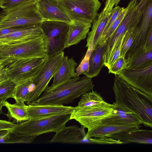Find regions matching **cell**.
I'll return each instance as SVG.
<instances>
[{"instance_id": "1f68e13d", "label": "cell", "mask_w": 152, "mask_h": 152, "mask_svg": "<svg viewBox=\"0 0 152 152\" xmlns=\"http://www.w3.org/2000/svg\"><path fill=\"white\" fill-rule=\"evenodd\" d=\"M124 8L119 6L113 8L111 11V15L108 20L102 34L99 39L98 45L100 44L104 38L109 28L120 15Z\"/></svg>"}, {"instance_id": "f35d334b", "label": "cell", "mask_w": 152, "mask_h": 152, "mask_svg": "<svg viewBox=\"0 0 152 152\" xmlns=\"http://www.w3.org/2000/svg\"><path fill=\"white\" fill-rule=\"evenodd\" d=\"M15 124L9 121L0 119V131L11 130Z\"/></svg>"}, {"instance_id": "52a82bcc", "label": "cell", "mask_w": 152, "mask_h": 152, "mask_svg": "<svg viewBox=\"0 0 152 152\" xmlns=\"http://www.w3.org/2000/svg\"><path fill=\"white\" fill-rule=\"evenodd\" d=\"M114 104L104 102L91 106L74 107L70 120L74 119L85 128L91 130L101 124L102 121L113 113Z\"/></svg>"}, {"instance_id": "3957f363", "label": "cell", "mask_w": 152, "mask_h": 152, "mask_svg": "<svg viewBox=\"0 0 152 152\" xmlns=\"http://www.w3.org/2000/svg\"><path fill=\"white\" fill-rule=\"evenodd\" d=\"M48 41L43 34L36 38L20 42L0 45V59L5 66L24 58H44L47 56Z\"/></svg>"}, {"instance_id": "4fadbf2b", "label": "cell", "mask_w": 152, "mask_h": 152, "mask_svg": "<svg viewBox=\"0 0 152 152\" xmlns=\"http://www.w3.org/2000/svg\"><path fill=\"white\" fill-rule=\"evenodd\" d=\"M140 25L136 28L133 43L125 57H129L139 47L143 46L148 31L152 25V0H149L144 10Z\"/></svg>"}, {"instance_id": "f546056e", "label": "cell", "mask_w": 152, "mask_h": 152, "mask_svg": "<svg viewBox=\"0 0 152 152\" xmlns=\"http://www.w3.org/2000/svg\"><path fill=\"white\" fill-rule=\"evenodd\" d=\"M15 84L8 80L0 84V99L13 98Z\"/></svg>"}, {"instance_id": "e575fe53", "label": "cell", "mask_w": 152, "mask_h": 152, "mask_svg": "<svg viewBox=\"0 0 152 152\" xmlns=\"http://www.w3.org/2000/svg\"><path fill=\"white\" fill-rule=\"evenodd\" d=\"M88 139L91 143L99 144H121L124 143L122 141L114 139L110 137L97 138L91 137Z\"/></svg>"}, {"instance_id": "603a6c76", "label": "cell", "mask_w": 152, "mask_h": 152, "mask_svg": "<svg viewBox=\"0 0 152 152\" xmlns=\"http://www.w3.org/2000/svg\"><path fill=\"white\" fill-rule=\"evenodd\" d=\"M106 43L98 45L93 51L89 58L88 70L87 72H83V74L91 79L96 77L99 74L104 66L103 56Z\"/></svg>"}, {"instance_id": "83f0119b", "label": "cell", "mask_w": 152, "mask_h": 152, "mask_svg": "<svg viewBox=\"0 0 152 152\" xmlns=\"http://www.w3.org/2000/svg\"><path fill=\"white\" fill-rule=\"evenodd\" d=\"M36 136L18 134L8 130L3 137L4 143H32Z\"/></svg>"}, {"instance_id": "7dc6e473", "label": "cell", "mask_w": 152, "mask_h": 152, "mask_svg": "<svg viewBox=\"0 0 152 152\" xmlns=\"http://www.w3.org/2000/svg\"><path fill=\"white\" fill-rule=\"evenodd\" d=\"M2 15V12L0 11V17Z\"/></svg>"}, {"instance_id": "bcb514c9", "label": "cell", "mask_w": 152, "mask_h": 152, "mask_svg": "<svg viewBox=\"0 0 152 152\" xmlns=\"http://www.w3.org/2000/svg\"><path fill=\"white\" fill-rule=\"evenodd\" d=\"M4 62V60L3 59H0V64H1Z\"/></svg>"}, {"instance_id": "cb8c5ba5", "label": "cell", "mask_w": 152, "mask_h": 152, "mask_svg": "<svg viewBox=\"0 0 152 152\" xmlns=\"http://www.w3.org/2000/svg\"><path fill=\"white\" fill-rule=\"evenodd\" d=\"M126 60L128 68H142L152 65V49L145 52L143 46H140Z\"/></svg>"}, {"instance_id": "d6a6232c", "label": "cell", "mask_w": 152, "mask_h": 152, "mask_svg": "<svg viewBox=\"0 0 152 152\" xmlns=\"http://www.w3.org/2000/svg\"><path fill=\"white\" fill-rule=\"evenodd\" d=\"M124 35L125 34L119 39L111 52L107 66L108 69L110 68L115 61L120 56L121 49Z\"/></svg>"}, {"instance_id": "c3c4849f", "label": "cell", "mask_w": 152, "mask_h": 152, "mask_svg": "<svg viewBox=\"0 0 152 152\" xmlns=\"http://www.w3.org/2000/svg\"><path fill=\"white\" fill-rule=\"evenodd\" d=\"M1 0H0V2L1 1Z\"/></svg>"}, {"instance_id": "b9f144b4", "label": "cell", "mask_w": 152, "mask_h": 152, "mask_svg": "<svg viewBox=\"0 0 152 152\" xmlns=\"http://www.w3.org/2000/svg\"><path fill=\"white\" fill-rule=\"evenodd\" d=\"M9 78L5 69V67L0 70V84L5 81Z\"/></svg>"}, {"instance_id": "681fc988", "label": "cell", "mask_w": 152, "mask_h": 152, "mask_svg": "<svg viewBox=\"0 0 152 152\" xmlns=\"http://www.w3.org/2000/svg\"></svg>"}, {"instance_id": "30bf717a", "label": "cell", "mask_w": 152, "mask_h": 152, "mask_svg": "<svg viewBox=\"0 0 152 152\" xmlns=\"http://www.w3.org/2000/svg\"><path fill=\"white\" fill-rule=\"evenodd\" d=\"M64 56L63 51L54 56L48 58L42 70L32 80L35 87L30 94L26 102L27 104L35 101L44 91L50 80L58 70Z\"/></svg>"}, {"instance_id": "e0dca14e", "label": "cell", "mask_w": 152, "mask_h": 152, "mask_svg": "<svg viewBox=\"0 0 152 152\" xmlns=\"http://www.w3.org/2000/svg\"><path fill=\"white\" fill-rule=\"evenodd\" d=\"M43 34L40 24L26 27L8 34L0 36V45L24 42L36 38Z\"/></svg>"}, {"instance_id": "d4e9b609", "label": "cell", "mask_w": 152, "mask_h": 152, "mask_svg": "<svg viewBox=\"0 0 152 152\" xmlns=\"http://www.w3.org/2000/svg\"><path fill=\"white\" fill-rule=\"evenodd\" d=\"M4 106L8 110L6 115L9 121L14 123H19L29 119L27 110V105L25 103L17 102L11 104L6 101L4 102Z\"/></svg>"}, {"instance_id": "9a60e30c", "label": "cell", "mask_w": 152, "mask_h": 152, "mask_svg": "<svg viewBox=\"0 0 152 152\" xmlns=\"http://www.w3.org/2000/svg\"><path fill=\"white\" fill-rule=\"evenodd\" d=\"M114 104L112 114L101 121V124L122 125H141V120L136 114L123 107L116 104Z\"/></svg>"}, {"instance_id": "2e32d148", "label": "cell", "mask_w": 152, "mask_h": 152, "mask_svg": "<svg viewBox=\"0 0 152 152\" xmlns=\"http://www.w3.org/2000/svg\"><path fill=\"white\" fill-rule=\"evenodd\" d=\"M110 12L103 10L92 23L91 30L88 33L86 47L88 48L86 54L90 56L93 51L98 45L99 39L111 15Z\"/></svg>"}, {"instance_id": "7bdbcfd3", "label": "cell", "mask_w": 152, "mask_h": 152, "mask_svg": "<svg viewBox=\"0 0 152 152\" xmlns=\"http://www.w3.org/2000/svg\"><path fill=\"white\" fill-rule=\"evenodd\" d=\"M6 100L4 99H0V115L1 113H3L2 111V108L4 106V102Z\"/></svg>"}, {"instance_id": "60d3db41", "label": "cell", "mask_w": 152, "mask_h": 152, "mask_svg": "<svg viewBox=\"0 0 152 152\" xmlns=\"http://www.w3.org/2000/svg\"><path fill=\"white\" fill-rule=\"evenodd\" d=\"M120 0H110L107 6L104 7L103 10L107 12H110L114 6L115 7L117 6Z\"/></svg>"}, {"instance_id": "8d00e7d4", "label": "cell", "mask_w": 152, "mask_h": 152, "mask_svg": "<svg viewBox=\"0 0 152 152\" xmlns=\"http://www.w3.org/2000/svg\"><path fill=\"white\" fill-rule=\"evenodd\" d=\"M89 58L84 56L81 63L75 69V74L77 77L79 76L84 72L88 71L89 68Z\"/></svg>"}, {"instance_id": "7a4b0ae2", "label": "cell", "mask_w": 152, "mask_h": 152, "mask_svg": "<svg viewBox=\"0 0 152 152\" xmlns=\"http://www.w3.org/2000/svg\"><path fill=\"white\" fill-rule=\"evenodd\" d=\"M91 79L86 76L71 78L58 84L48 86L43 93L29 104L63 105L72 103L85 93L92 90Z\"/></svg>"}, {"instance_id": "6da1fadb", "label": "cell", "mask_w": 152, "mask_h": 152, "mask_svg": "<svg viewBox=\"0 0 152 152\" xmlns=\"http://www.w3.org/2000/svg\"><path fill=\"white\" fill-rule=\"evenodd\" d=\"M113 89L115 103L137 115L145 126L152 127V96L115 75Z\"/></svg>"}, {"instance_id": "44dd1931", "label": "cell", "mask_w": 152, "mask_h": 152, "mask_svg": "<svg viewBox=\"0 0 152 152\" xmlns=\"http://www.w3.org/2000/svg\"><path fill=\"white\" fill-rule=\"evenodd\" d=\"M109 137L122 141L123 143L152 144V131L149 130L139 129L130 131L121 132Z\"/></svg>"}, {"instance_id": "4316f807", "label": "cell", "mask_w": 152, "mask_h": 152, "mask_svg": "<svg viewBox=\"0 0 152 152\" xmlns=\"http://www.w3.org/2000/svg\"><path fill=\"white\" fill-rule=\"evenodd\" d=\"M81 96L77 105L79 107L91 106L105 102L100 94L93 90L85 93Z\"/></svg>"}, {"instance_id": "7402d4cb", "label": "cell", "mask_w": 152, "mask_h": 152, "mask_svg": "<svg viewBox=\"0 0 152 152\" xmlns=\"http://www.w3.org/2000/svg\"><path fill=\"white\" fill-rule=\"evenodd\" d=\"M78 64L73 57L64 56L60 66L53 77L52 85H55L77 77L75 69Z\"/></svg>"}, {"instance_id": "ba28073f", "label": "cell", "mask_w": 152, "mask_h": 152, "mask_svg": "<svg viewBox=\"0 0 152 152\" xmlns=\"http://www.w3.org/2000/svg\"><path fill=\"white\" fill-rule=\"evenodd\" d=\"M70 24L62 21L44 20L40 24L43 34L48 41V58L63 51L65 48Z\"/></svg>"}, {"instance_id": "8fae6325", "label": "cell", "mask_w": 152, "mask_h": 152, "mask_svg": "<svg viewBox=\"0 0 152 152\" xmlns=\"http://www.w3.org/2000/svg\"><path fill=\"white\" fill-rule=\"evenodd\" d=\"M117 75L135 87L152 96V64L142 68H126Z\"/></svg>"}, {"instance_id": "5b68a950", "label": "cell", "mask_w": 152, "mask_h": 152, "mask_svg": "<svg viewBox=\"0 0 152 152\" xmlns=\"http://www.w3.org/2000/svg\"><path fill=\"white\" fill-rule=\"evenodd\" d=\"M70 114L29 119L16 124L10 130L19 134L36 137L47 133H56L70 120Z\"/></svg>"}, {"instance_id": "ffe728a7", "label": "cell", "mask_w": 152, "mask_h": 152, "mask_svg": "<svg viewBox=\"0 0 152 152\" xmlns=\"http://www.w3.org/2000/svg\"><path fill=\"white\" fill-rule=\"evenodd\" d=\"M91 26L90 23L79 21H73L70 24L65 48L77 44L85 39Z\"/></svg>"}, {"instance_id": "74e56055", "label": "cell", "mask_w": 152, "mask_h": 152, "mask_svg": "<svg viewBox=\"0 0 152 152\" xmlns=\"http://www.w3.org/2000/svg\"><path fill=\"white\" fill-rule=\"evenodd\" d=\"M143 48L145 52L152 49V25L151 26L148 32Z\"/></svg>"}, {"instance_id": "836d02e7", "label": "cell", "mask_w": 152, "mask_h": 152, "mask_svg": "<svg viewBox=\"0 0 152 152\" xmlns=\"http://www.w3.org/2000/svg\"><path fill=\"white\" fill-rule=\"evenodd\" d=\"M126 68L127 62L125 58L120 56L110 68L108 69V73L118 75L123 69Z\"/></svg>"}, {"instance_id": "7c38bea8", "label": "cell", "mask_w": 152, "mask_h": 152, "mask_svg": "<svg viewBox=\"0 0 152 152\" xmlns=\"http://www.w3.org/2000/svg\"><path fill=\"white\" fill-rule=\"evenodd\" d=\"M37 5L44 20L60 21L69 24L72 22L59 0H37Z\"/></svg>"}, {"instance_id": "d590c367", "label": "cell", "mask_w": 152, "mask_h": 152, "mask_svg": "<svg viewBox=\"0 0 152 152\" xmlns=\"http://www.w3.org/2000/svg\"><path fill=\"white\" fill-rule=\"evenodd\" d=\"M32 0H1L0 2V8L3 9L2 10H6Z\"/></svg>"}, {"instance_id": "277c9868", "label": "cell", "mask_w": 152, "mask_h": 152, "mask_svg": "<svg viewBox=\"0 0 152 152\" xmlns=\"http://www.w3.org/2000/svg\"><path fill=\"white\" fill-rule=\"evenodd\" d=\"M37 0L25 2L9 9L2 10L0 17V29L40 24L44 20L38 12Z\"/></svg>"}, {"instance_id": "8992f818", "label": "cell", "mask_w": 152, "mask_h": 152, "mask_svg": "<svg viewBox=\"0 0 152 152\" xmlns=\"http://www.w3.org/2000/svg\"><path fill=\"white\" fill-rule=\"evenodd\" d=\"M48 57L34 58L18 60L5 67L9 79L16 85L32 80L43 68Z\"/></svg>"}, {"instance_id": "f6af8a7d", "label": "cell", "mask_w": 152, "mask_h": 152, "mask_svg": "<svg viewBox=\"0 0 152 152\" xmlns=\"http://www.w3.org/2000/svg\"><path fill=\"white\" fill-rule=\"evenodd\" d=\"M110 0H106L105 3V5L104 7H105L107 6L109 3Z\"/></svg>"}, {"instance_id": "4dcf8cb0", "label": "cell", "mask_w": 152, "mask_h": 152, "mask_svg": "<svg viewBox=\"0 0 152 152\" xmlns=\"http://www.w3.org/2000/svg\"><path fill=\"white\" fill-rule=\"evenodd\" d=\"M128 10L127 7L124 8L118 18L111 26L107 31L104 38L101 43L98 45H102L106 42L113 35L123 19L125 17Z\"/></svg>"}, {"instance_id": "9c48e42d", "label": "cell", "mask_w": 152, "mask_h": 152, "mask_svg": "<svg viewBox=\"0 0 152 152\" xmlns=\"http://www.w3.org/2000/svg\"><path fill=\"white\" fill-rule=\"evenodd\" d=\"M72 21L92 23L101 4L99 0H59Z\"/></svg>"}, {"instance_id": "484cf974", "label": "cell", "mask_w": 152, "mask_h": 152, "mask_svg": "<svg viewBox=\"0 0 152 152\" xmlns=\"http://www.w3.org/2000/svg\"><path fill=\"white\" fill-rule=\"evenodd\" d=\"M32 80H29L16 85L13 98L16 102L25 103L27 102L30 92Z\"/></svg>"}, {"instance_id": "d6986e66", "label": "cell", "mask_w": 152, "mask_h": 152, "mask_svg": "<svg viewBox=\"0 0 152 152\" xmlns=\"http://www.w3.org/2000/svg\"><path fill=\"white\" fill-rule=\"evenodd\" d=\"M86 134L85 128L76 125L64 126L56 133L50 140L52 143H77L84 140Z\"/></svg>"}, {"instance_id": "ab89813d", "label": "cell", "mask_w": 152, "mask_h": 152, "mask_svg": "<svg viewBox=\"0 0 152 152\" xmlns=\"http://www.w3.org/2000/svg\"><path fill=\"white\" fill-rule=\"evenodd\" d=\"M27 27L15 26L0 29V37L7 35Z\"/></svg>"}, {"instance_id": "5bb4252c", "label": "cell", "mask_w": 152, "mask_h": 152, "mask_svg": "<svg viewBox=\"0 0 152 152\" xmlns=\"http://www.w3.org/2000/svg\"><path fill=\"white\" fill-rule=\"evenodd\" d=\"M74 108V107L63 105L30 104L27 105V110L29 119H34L71 114Z\"/></svg>"}, {"instance_id": "ac0fdd59", "label": "cell", "mask_w": 152, "mask_h": 152, "mask_svg": "<svg viewBox=\"0 0 152 152\" xmlns=\"http://www.w3.org/2000/svg\"><path fill=\"white\" fill-rule=\"evenodd\" d=\"M139 125H122L101 124L92 129L88 131L84 139L91 137H109L121 132L130 131L139 129Z\"/></svg>"}, {"instance_id": "f1b7e54d", "label": "cell", "mask_w": 152, "mask_h": 152, "mask_svg": "<svg viewBox=\"0 0 152 152\" xmlns=\"http://www.w3.org/2000/svg\"><path fill=\"white\" fill-rule=\"evenodd\" d=\"M136 28H129L126 31L121 46L120 56L125 57L127 52L133 43L134 37V31Z\"/></svg>"}, {"instance_id": "ee69618b", "label": "cell", "mask_w": 152, "mask_h": 152, "mask_svg": "<svg viewBox=\"0 0 152 152\" xmlns=\"http://www.w3.org/2000/svg\"><path fill=\"white\" fill-rule=\"evenodd\" d=\"M5 66L4 62L0 64V70Z\"/></svg>"}]
</instances>
